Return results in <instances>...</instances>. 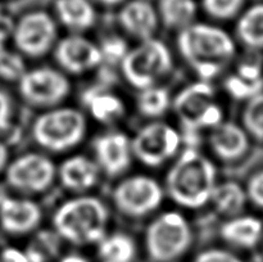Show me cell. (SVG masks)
Wrapping results in <instances>:
<instances>
[{
	"mask_svg": "<svg viewBox=\"0 0 263 262\" xmlns=\"http://www.w3.org/2000/svg\"><path fill=\"white\" fill-rule=\"evenodd\" d=\"M180 54L202 81L217 76L235 53V44L228 32L208 23H193L177 36Z\"/></svg>",
	"mask_w": 263,
	"mask_h": 262,
	"instance_id": "cell-1",
	"label": "cell"
},
{
	"mask_svg": "<svg viewBox=\"0 0 263 262\" xmlns=\"http://www.w3.org/2000/svg\"><path fill=\"white\" fill-rule=\"evenodd\" d=\"M216 185L215 166L195 149L182 152L166 179L170 197L186 208H199L210 202Z\"/></svg>",
	"mask_w": 263,
	"mask_h": 262,
	"instance_id": "cell-2",
	"label": "cell"
},
{
	"mask_svg": "<svg viewBox=\"0 0 263 262\" xmlns=\"http://www.w3.org/2000/svg\"><path fill=\"white\" fill-rule=\"evenodd\" d=\"M108 210L95 197H77L64 202L54 215V228L61 238L77 246L100 243L105 238Z\"/></svg>",
	"mask_w": 263,
	"mask_h": 262,
	"instance_id": "cell-3",
	"label": "cell"
},
{
	"mask_svg": "<svg viewBox=\"0 0 263 262\" xmlns=\"http://www.w3.org/2000/svg\"><path fill=\"white\" fill-rule=\"evenodd\" d=\"M86 133V120L74 108H55L36 118L32 135L36 143L50 152H66L76 146Z\"/></svg>",
	"mask_w": 263,
	"mask_h": 262,
	"instance_id": "cell-4",
	"label": "cell"
},
{
	"mask_svg": "<svg viewBox=\"0 0 263 262\" xmlns=\"http://www.w3.org/2000/svg\"><path fill=\"white\" fill-rule=\"evenodd\" d=\"M121 66L126 80L133 86L144 90L156 86L159 80L168 74L174 62L166 44L152 38L128 50Z\"/></svg>",
	"mask_w": 263,
	"mask_h": 262,
	"instance_id": "cell-5",
	"label": "cell"
},
{
	"mask_svg": "<svg viewBox=\"0 0 263 262\" xmlns=\"http://www.w3.org/2000/svg\"><path fill=\"white\" fill-rule=\"evenodd\" d=\"M193 241V233L186 218L177 212H164L153 220L145 233V248L153 262L179 259Z\"/></svg>",
	"mask_w": 263,
	"mask_h": 262,
	"instance_id": "cell-6",
	"label": "cell"
},
{
	"mask_svg": "<svg viewBox=\"0 0 263 262\" xmlns=\"http://www.w3.org/2000/svg\"><path fill=\"white\" fill-rule=\"evenodd\" d=\"M174 108L186 130L197 133L222 122V109L215 99V90L207 81L184 87L174 100Z\"/></svg>",
	"mask_w": 263,
	"mask_h": 262,
	"instance_id": "cell-7",
	"label": "cell"
},
{
	"mask_svg": "<svg viewBox=\"0 0 263 262\" xmlns=\"http://www.w3.org/2000/svg\"><path fill=\"white\" fill-rule=\"evenodd\" d=\"M163 189L149 176H131L122 180L113 190V202L120 212L131 217H141L161 205Z\"/></svg>",
	"mask_w": 263,
	"mask_h": 262,
	"instance_id": "cell-8",
	"label": "cell"
},
{
	"mask_svg": "<svg viewBox=\"0 0 263 262\" xmlns=\"http://www.w3.org/2000/svg\"><path fill=\"white\" fill-rule=\"evenodd\" d=\"M181 144L179 133L164 122H152L144 126L131 140L133 153L144 164L161 166L177 153Z\"/></svg>",
	"mask_w": 263,
	"mask_h": 262,
	"instance_id": "cell-9",
	"label": "cell"
},
{
	"mask_svg": "<svg viewBox=\"0 0 263 262\" xmlns=\"http://www.w3.org/2000/svg\"><path fill=\"white\" fill-rule=\"evenodd\" d=\"M71 90L68 79L50 67L31 69L20 80V91L30 104L53 107L67 98Z\"/></svg>",
	"mask_w": 263,
	"mask_h": 262,
	"instance_id": "cell-10",
	"label": "cell"
},
{
	"mask_svg": "<svg viewBox=\"0 0 263 262\" xmlns=\"http://www.w3.org/2000/svg\"><path fill=\"white\" fill-rule=\"evenodd\" d=\"M13 38L17 48L28 57H43L54 46L57 25L53 18L43 10L23 15L15 25Z\"/></svg>",
	"mask_w": 263,
	"mask_h": 262,
	"instance_id": "cell-11",
	"label": "cell"
},
{
	"mask_svg": "<svg viewBox=\"0 0 263 262\" xmlns=\"http://www.w3.org/2000/svg\"><path fill=\"white\" fill-rule=\"evenodd\" d=\"M55 174V166L48 157L39 153H27L9 164L7 180L21 192L41 193L50 188Z\"/></svg>",
	"mask_w": 263,
	"mask_h": 262,
	"instance_id": "cell-12",
	"label": "cell"
},
{
	"mask_svg": "<svg viewBox=\"0 0 263 262\" xmlns=\"http://www.w3.org/2000/svg\"><path fill=\"white\" fill-rule=\"evenodd\" d=\"M57 63L73 74L85 73L99 66L103 62L100 48L80 35H71L62 39L54 50Z\"/></svg>",
	"mask_w": 263,
	"mask_h": 262,
	"instance_id": "cell-13",
	"label": "cell"
},
{
	"mask_svg": "<svg viewBox=\"0 0 263 262\" xmlns=\"http://www.w3.org/2000/svg\"><path fill=\"white\" fill-rule=\"evenodd\" d=\"M97 163L108 176L123 174L130 167L133 158L131 140L123 133H108L100 135L94 143Z\"/></svg>",
	"mask_w": 263,
	"mask_h": 262,
	"instance_id": "cell-14",
	"label": "cell"
},
{
	"mask_svg": "<svg viewBox=\"0 0 263 262\" xmlns=\"http://www.w3.org/2000/svg\"><path fill=\"white\" fill-rule=\"evenodd\" d=\"M43 213L35 202L20 198H2L0 223L10 234H27L37 228Z\"/></svg>",
	"mask_w": 263,
	"mask_h": 262,
	"instance_id": "cell-15",
	"label": "cell"
},
{
	"mask_svg": "<svg viewBox=\"0 0 263 262\" xmlns=\"http://www.w3.org/2000/svg\"><path fill=\"white\" fill-rule=\"evenodd\" d=\"M118 21L126 32L144 41L153 38L158 27L159 15L146 0H130L121 8Z\"/></svg>",
	"mask_w": 263,
	"mask_h": 262,
	"instance_id": "cell-16",
	"label": "cell"
},
{
	"mask_svg": "<svg viewBox=\"0 0 263 262\" xmlns=\"http://www.w3.org/2000/svg\"><path fill=\"white\" fill-rule=\"evenodd\" d=\"M210 144L216 156L225 162L241 158L249 148L247 131L233 122H221L213 127Z\"/></svg>",
	"mask_w": 263,
	"mask_h": 262,
	"instance_id": "cell-17",
	"label": "cell"
},
{
	"mask_svg": "<svg viewBox=\"0 0 263 262\" xmlns=\"http://www.w3.org/2000/svg\"><path fill=\"white\" fill-rule=\"evenodd\" d=\"M59 179L71 192L82 193L95 186L99 177V167L85 156H73L59 167Z\"/></svg>",
	"mask_w": 263,
	"mask_h": 262,
	"instance_id": "cell-18",
	"label": "cell"
},
{
	"mask_svg": "<svg viewBox=\"0 0 263 262\" xmlns=\"http://www.w3.org/2000/svg\"><path fill=\"white\" fill-rule=\"evenodd\" d=\"M262 222L252 216H236L226 221L221 228L223 240L239 248H252L262 236Z\"/></svg>",
	"mask_w": 263,
	"mask_h": 262,
	"instance_id": "cell-19",
	"label": "cell"
},
{
	"mask_svg": "<svg viewBox=\"0 0 263 262\" xmlns=\"http://www.w3.org/2000/svg\"><path fill=\"white\" fill-rule=\"evenodd\" d=\"M82 99L92 117L99 122H115L120 120L125 113V105L122 100L116 94L103 87H92L86 90Z\"/></svg>",
	"mask_w": 263,
	"mask_h": 262,
	"instance_id": "cell-20",
	"label": "cell"
},
{
	"mask_svg": "<svg viewBox=\"0 0 263 262\" xmlns=\"http://www.w3.org/2000/svg\"><path fill=\"white\" fill-rule=\"evenodd\" d=\"M59 21L74 32L86 31L97 20V13L90 0H55Z\"/></svg>",
	"mask_w": 263,
	"mask_h": 262,
	"instance_id": "cell-21",
	"label": "cell"
},
{
	"mask_svg": "<svg viewBox=\"0 0 263 262\" xmlns=\"http://www.w3.org/2000/svg\"><path fill=\"white\" fill-rule=\"evenodd\" d=\"M247 199H248L247 190H244L235 181L217 184L211 197V202L215 204L217 212L231 218L240 216L246 207Z\"/></svg>",
	"mask_w": 263,
	"mask_h": 262,
	"instance_id": "cell-22",
	"label": "cell"
},
{
	"mask_svg": "<svg viewBox=\"0 0 263 262\" xmlns=\"http://www.w3.org/2000/svg\"><path fill=\"white\" fill-rule=\"evenodd\" d=\"M194 0H159L158 15L163 25L175 30H184L194 23L197 15Z\"/></svg>",
	"mask_w": 263,
	"mask_h": 262,
	"instance_id": "cell-23",
	"label": "cell"
},
{
	"mask_svg": "<svg viewBox=\"0 0 263 262\" xmlns=\"http://www.w3.org/2000/svg\"><path fill=\"white\" fill-rule=\"evenodd\" d=\"M236 35L247 48L263 49V3L252 5L239 17Z\"/></svg>",
	"mask_w": 263,
	"mask_h": 262,
	"instance_id": "cell-24",
	"label": "cell"
},
{
	"mask_svg": "<svg viewBox=\"0 0 263 262\" xmlns=\"http://www.w3.org/2000/svg\"><path fill=\"white\" fill-rule=\"evenodd\" d=\"M98 252L102 262H133L136 254L135 241L127 234H113L100 241Z\"/></svg>",
	"mask_w": 263,
	"mask_h": 262,
	"instance_id": "cell-25",
	"label": "cell"
},
{
	"mask_svg": "<svg viewBox=\"0 0 263 262\" xmlns=\"http://www.w3.org/2000/svg\"><path fill=\"white\" fill-rule=\"evenodd\" d=\"M171 98L168 90L164 87L152 86L140 90L138 98L139 110L146 117H159L170 107Z\"/></svg>",
	"mask_w": 263,
	"mask_h": 262,
	"instance_id": "cell-26",
	"label": "cell"
},
{
	"mask_svg": "<svg viewBox=\"0 0 263 262\" xmlns=\"http://www.w3.org/2000/svg\"><path fill=\"white\" fill-rule=\"evenodd\" d=\"M225 87L229 94L233 98L239 100H251L257 95L262 94L263 80L252 81V80L244 79L238 73L231 74L225 82Z\"/></svg>",
	"mask_w": 263,
	"mask_h": 262,
	"instance_id": "cell-27",
	"label": "cell"
},
{
	"mask_svg": "<svg viewBox=\"0 0 263 262\" xmlns=\"http://www.w3.org/2000/svg\"><path fill=\"white\" fill-rule=\"evenodd\" d=\"M243 123L253 138L263 141V92L248 100L243 112Z\"/></svg>",
	"mask_w": 263,
	"mask_h": 262,
	"instance_id": "cell-28",
	"label": "cell"
},
{
	"mask_svg": "<svg viewBox=\"0 0 263 262\" xmlns=\"http://www.w3.org/2000/svg\"><path fill=\"white\" fill-rule=\"evenodd\" d=\"M203 9L216 20H231L243 9L246 0H203Z\"/></svg>",
	"mask_w": 263,
	"mask_h": 262,
	"instance_id": "cell-29",
	"label": "cell"
},
{
	"mask_svg": "<svg viewBox=\"0 0 263 262\" xmlns=\"http://www.w3.org/2000/svg\"><path fill=\"white\" fill-rule=\"evenodd\" d=\"M26 72L25 62L17 53L5 49L0 50V77L9 81H20Z\"/></svg>",
	"mask_w": 263,
	"mask_h": 262,
	"instance_id": "cell-30",
	"label": "cell"
},
{
	"mask_svg": "<svg viewBox=\"0 0 263 262\" xmlns=\"http://www.w3.org/2000/svg\"><path fill=\"white\" fill-rule=\"evenodd\" d=\"M102 51L103 61H120L122 62L125 55L127 54L128 49L125 41L117 36L107 38L103 41L102 46H99Z\"/></svg>",
	"mask_w": 263,
	"mask_h": 262,
	"instance_id": "cell-31",
	"label": "cell"
},
{
	"mask_svg": "<svg viewBox=\"0 0 263 262\" xmlns=\"http://www.w3.org/2000/svg\"><path fill=\"white\" fill-rule=\"evenodd\" d=\"M194 262H243L239 257L225 249L212 248L198 254Z\"/></svg>",
	"mask_w": 263,
	"mask_h": 262,
	"instance_id": "cell-32",
	"label": "cell"
},
{
	"mask_svg": "<svg viewBox=\"0 0 263 262\" xmlns=\"http://www.w3.org/2000/svg\"><path fill=\"white\" fill-rule=\"evenodd\" d=\"M247 195L254 204L263 208V171L257 172L249 179Z\"/></svg>",
	"mask_w": 263,
	"mask_h": 262,
	"instance_id": "cell-33",
	"label": "cell"
},
{
	"mask_svg": "<svg viewBox=\"0 0 263 262\" xmlns=\"http://www.w3.org/2000/svg\"><path fill=\"white\" fill-rule=\"evenodd\" d=\"M10 115H12V107L10 100L5 92L0 91V131L5 130L9 126Z\"/></svg>",
	"mask_w": 263,
	"mask_h": 262,
	"instance_id": "cell-34",
	"label": "cell"
},
{
	"mask_svg": "<svg viewBox=\"0 0 263 262\" xmlns=\"http://www.w3.org/2000/svg\"><path fill=\"white\" fill-rule=\"evenodd\" d=\"M0 262H30L26 252L17 248H5L0 254Z\"/></svg>",
	"mask_w": 263,
	"mask_h": 262,
	"instance_id": "cell-35",
	"label": "cell"
},
{
	"mask_svg": "<svg viewBox=\"0 0 263 262\" xmlns=\"http://www.w3.org/2000/svg\"><path fill=\"white\" fill-rule=\"evenodd\" d=\"M59 262H89L84 256L80 254H68V256L63 257Z\"/></svg>",
	"mask_w": 263,
	"mask_h": 262,
	"instance_id": "cell-36",
	"label": "cell"
},
{
	"mask_svg": "<svg viewBox=\"0 0 263 262\" xmlns=\"http://www.w3.org/2000/svg\"><path fill=\"white\" fill-rule=\"evenodd\" d=\"M8 161V149L4 144L0 141V170H3V167L5 166Z\"/></svg>",
	"mask_w": 263,
	"mask_h": 262,
	"instance_id": "cell-37",
	"label": "cell"
},
{
	"mask_svg": "<svg viewBox=\"0 0 263 262\" xmlns=\"http://www.w3.org/2000/svg\"><path fill=\"white\" fill-rule=\"evenodd\" d=\"M95 2L100 3V4H103V5H107V7H115V5L126 3L127 0H95Z\"/></svg>",
	"mask_w": 263,
	"mask_h": 262,
	"instance_id": "cell-38",
	"label": "cell"
},
{
	"mask_svg": "<svg viewBox=\"0 0 263 262\" xmlns=\"http://www.w3.org/2000/svg\"><path fill=\"white\" fill-rule=\"evenodd\" d=\"M0 202H2V198H0Z\"/></svg>",
	"mask_w": 263,
	"mask_h": 262,
	"instance_id": "cell-39",
	"label": "cell"
}]
</instances>
